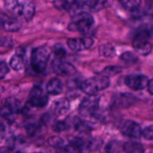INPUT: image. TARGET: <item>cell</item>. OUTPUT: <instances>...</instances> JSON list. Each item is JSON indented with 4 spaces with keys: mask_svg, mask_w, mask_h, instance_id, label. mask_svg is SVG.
Masks as SVG:
<instances>
[{
    "mask_svg": "<svg viewBox=\"0 0 153 153\" xmlns=\"http://www.w3.org/2000/svg\"><path fill=\"white\" fill-rule=\"evenodd\" d=\"M9 11L17 18L28 21L34 14V5L32 1L25 0H9L4 2Z\"/></svg>",
    "mask_w": 153,
    "mask_h": 153,
    "instance_id": "1",
    "label": "cell"
},
{
    "mask_svg": "<svg viewBox=\"0 0 153 153\" xmlns=\"http://www.w3.org/2000/svg\"><path fill=\"white\" fill-rule=\"evenodd\" d=\"M94 24V19L91 13L87 11H79L74 13L68 29L71 31L86 33L89 31Z\"/></svg>",
    "mask_w": 153,
    "mask_h": 153,
    "instance_id": "2",
    "label": "cell"
},
{
    "mask_svg": "<svg viewBox=\"0 0 153 153\" xmlns=\"http://www.w3.org/2000/svg\"><path fill=\"white\" fill-rule=\"evenodd\" d=\"M109 85V79L100 75L85 80L80 84V88L84 94L88 96H94L100 91L107 88Z\"/></svg>",
    "mask_w": 153,
    "mask_h": 153,
    "instance_id": "3",
    "label": "cell"
},
{
    "mask_svg": "<svg viewBox=\"0 0 153 153\" xmlns=\"http://www.w3.org/2000/svg\"><path fill=\"white\" fill-rule=\"evenodd\" d=\"M151 37V34L146 27L140 30L136 33L133 40V46L138 54L141 55H147L151 52L152 46L148 42V39Z\"/></svg>",
    "mask_w": 153,
    "mask_h": 153,
    "instance_id": "4",
    "label": "cell"
},
{
    "mask_svg": "<svg viewBox=\"0 0 153 153\" xmlns=\"http://www.w3.org/2000/svg\"><path fill=\"white\" fill-rule=\"evenodd\" d=\"M50 58V52L46 48L38 47L32 51L31 55V65L36 73L44 71Z\"/></svg>",
    "mask_w": 153,
    "mask_h": 153,
    "instance_id": "5",
    "label": "cell"
},
{
    "mask_svg": "<svg viewBox=\"0 0 153 153\" xmlns=\"http://www.w3.org/2000/svg\"><path fill=\"white\" fill-rule=\"evenodd\" d=\"M98 107V97L96 95L88 96L81 102L79 111L81 116L88 117L94 115Z\"/></svg>",
    "mask_w": 153,
    "mask_h": 153,
    "instance_id": "6",
    "label": "cell"
},
{
    "mask_svg": "<svg viewBox=\"0 0 153 153\" xmlns=\"http://www.w3.org/2000/svg\"><path fill=\"white\" fill-rule=\"evenodd\" d=\"M119 130L123 135L130 138H140L142 136V129L137 123L133 120H124L120 125Z\"/></svg>",
    "mask_w": 153,
    "mask_h": 153,
    "instance_id": "7",
    "label": "cell"
},
{
    "mask_svg": "<svg viewBox=\"0 0 153 153\" xmlns=\"http://www.w3.org/2000/svg\"><path fill=\"white\" fill-rule=\"evenodd\" d=\"M124 83L134 91H140L148 86V79L143 75H129L124 79Z\"/></svg>",
    "mask_w": 153,
    "mask_h": 153,
    "instance_id": "8",
    "label": "cell"
},
{
    "mask_svg": "<svg viewBox=\"0 0 153 153\" xmlns=\"http://www.w3.org/2000/svg\"><path fill=\"white\" fill-rule=\"evenodd\" d=\"M48 102V97L38 87L32 88L28 97V103L34 108H44Z\"/></svg>",
    "mask_w": 153,
    "mask_h": 153,
    "instance_id": "9",
    "label": "cell"
},
{
    "mask_svg": "<svg viewBox=\"0 0 153 153\" xmlns=\"http://www.w3.org/2000/svg\"><path fill=\"white\" fill-rule=\"evenodd\" d=\"M94 43L92 38L88 37H81V38H70L67 41V45L70 49L74 51H82L88 49Z\"/></svg>",
    "mask_w": 153,
    "mask_h": 153,
    "instance_id": "10",
    "label": "cell"
},
{
    "mask_svg": "<svg viewBox=\"0 0 153 153\" xmlns=\"http://www.w3.org/2000/svg\"><path fill=\"white\" fill-rule=\"evenodd\" d=\"M54 73L58 76H72L76 73V70L71 64L56 59L52 64Z\"/></svg>",
    "mask_w": 153,
    "mask_h": 153,
    "instance_id": "11",
    "label": "cell"
},
{
    "mask_svg": "<svg viewBox=\"0 0 153 153\" xmlns=\"http://www.w3.org/2000/svg\"><path fill=\"white\" fill-rule=\"evenodd\" d=\"M21 28V22L17 19L0 12V29L7 31H16Z\"/></svg>",
    "mask_w": 153,
    "mask_h": 153,
    "instance_id": "12",
    "label": "cell"
},
{
    "mask_svg": "<svg viewBox=\"0 0 153 153\" xmlns=\"http://www.w3.org/2000/svg\"><path fill=\"white\" fill-rule=\"evenodd\" d=\"M77 3L80 9L94 12L98 11L107 5L106 1H77Z\"/></svg>",
    "mask_w": 153,
    "mask_h": 153,
    "instance_id": "13",
    "label": "cell"
},
{
    "mask_svg": "<svg viewBox=\"0 0 153 153\" xmlns=\"http://www.w3.org/2000/svg\"><path fill=\"white\" fill-rule=\"evenodd\" d=\"M46 92L51 95H58L63 91V84L58 79H52L46 84Z\"/></svg>",
    "mask_w": 153,
    "mask_h": 153,
    "instance_id": "14",
    "label": "cell"
},
{
    "mask_svg": "<svg viewBox=\"0 0 153 153\" xmlns=\"http://www.w3.org/2000/svg\"><path fill=\"white\" fill-rule=\"evenodd\" d=\"M54 6L60 10L74 12L77 9H80L77 1H61L57 0L53 1Z\"/></svg>",
    "mask_w": 153,
    "mask_h": 153,
    "instance_id": "15",
    "label": "cell"
},
{
    "mask_svg": "<svg viewBox=\"0 0 153 153\" xmlns=\"http://www.w3.org/2000/svg\"><path fill=\"white\" fill-rule=\"evenodd\" d=\"M69 106L70 104L68 100L66 99H60L54 102L52 105V109L56 115H62L68 111Z\"/></svg>",
    "mask_w": 153,
    "mask_h": 153,
    "instance_id": "16",
    "label": "cell"
},
{
    "mask_svg": "<svg viewBox=\"0 0 153 153\" xmlns=\"http://www.w3.org/2000/svg\"><path fill=\"white\" fill-rule=\"evenodd\" d=\"M25 65V58L23 54L16 53L10 61V66L13 70L16 71L21 70Z\"/></svg>",
    "mask_w": 153,
    "mask_h": 153,
    "instance_id": "17",
    "label": "cell"
},
{
    "mask_svg": "<svg viewBox=\"0 0 153 153\" xmlns=\"http://www.w3.org/2000/svg\"><path fill=\"white\" fill-rule=\"evenodd\" d=\"M18 106L16 102L7 101L5 104L0 109V115L3 117H7L13 114L14 113L17 111Z\"/></svg>",
    "mask_w": 153,
    "mask_h": 153,
    "instance_id": "18",
    "label": "cell"
},
{
    "mask_svg": "<svg viewBox=\"0 0 153 153\" xmlns=\"http://www.w3.org/2000/svg\"><path fill=\"white\" fill-rule=\"evenodd\" d=\"M123 150L125 153H143V146L140 143L134 141H128L123 145Z\"/></svg>",
    "mask_w": 153,
    "mask_h": 153,
    "instance_id": "19",
    "label": "cell"
},
{
    "mask_svg": "<svg viewBox=\"0 0 153 153\" xmlns=\"http://www.w3.org/2000/svg\"><path fill=\"white\" fill-rule=\"evenodd\" d=\"M98 52L100 55L105 58H112L116 56V49L110 43H105L99 46Z\"/></svg>",
    "mask_w": 153,
    "mask_h": 153,
    "instance_id": "20",
    "label": "cell"
},
{
    "mask_svg": "<svg viewBox=\"0 0 153 153\" xmlns=\"http://www.w3.org/2000/svg\"><path fill=\"white\" fill-rule=\"evenodd\" d=\"M121 72L122 67H118V66H109V67H105V68L102 70L101 74L100 75L109 79V77L116 76V75L121 73Z\"/></svg>",
    "mask_w": 153,
    "mask_h": 153,
    "instance_id": "21",
    "label": "cell"
},
{
    "mask_svg": "<svg viewBox=\"0 0 153 153\" xmlns=\"http://www.w3.org/2000/svg\"><path fill=\"white\" fill-rule=\"evenodd\" d=\"M123 7L127 10H130V11H136L139 9L140 4V1L137 0H123L120 1Z\"/></svg>",
    "mask_w": 153,
    "mask_h": 153,
    "instance_id": "22",
    "label": "cell"
},
{
    "mask_svg": "<svg viewBox=\"0 0 153 153\" xmlns=\"http://www.w3.org/2000/svg\"><path fill=\"white\" fill-rule=\"evenodd\" d=\"M120 58H121L124 62L130 64H134V63H136L138 60L137 56L131 52H123L121 55V56H120Z\"/></svg>",
    "mask_w": 153,
    "mask_h": 153,
    "instance_id": "23",
    "label": "cell"
},
{
    "mask_svg": "<svg viewBox=\"0 0 153 153\" xmlns=\"http://www.w3.org/2000/svg\"><path fill=\"white\" fill-rule=\"evenodd\" d=\"M47 142L49 145L56 148H61L64 146V140H63V139H62L60 137H56V136L50 137L48 139Z\"/></svg>",
    "mask_w": 153,
    "mask_h": 153,
    "instance_id": "24",
    "label": "cell"
},
{
    "mask_svg": "<svg viewBox=\"0 0 153 153\" xmlns=\"http://www.w3.org/2000/svg\"><path fill=\"white\" fill-rule=\"evenodd\" d=\"M106 152L107 153H119L120 144L118 141L110 142L106 146Z\"/></svg>",
    "mask_w": 153,
    "mask_h": 153,
    "instance_id": "25",
    "label": "cell"
},
{
    "mask_svg": "<svg viewBox=\"0 0 153 153\" xmlns=\"http://www.w3.org/2000/svg\"><path fill=\"white\" fill-rule=\"evenodd\" d=\"M52 129L56 132H62V131L68 130L69 125L64 121H58L52 125Z\"/></svg>",
    "mask_w": 153,
    "mask_h": 153,
    "instance_id": "26",
    "label": "cell"
},
{
    "mask_svg": "<svg viewBox=\"0 0 153 153\" xmlns=\"http://www.w3.org/2000/svg\"><path fill=\"white\" fill-rule=\"evenodd\" d=\"M53 53L55 56L56 57V59L62 60L65 57L66 51L62 46H60V45H57V46H54Z\"/></svg>",
    "mask_w": 153,
    "mask_h": 153,
    "instance_id": "27",
    "label": "cell"
},
{
    "mask_svg": "<svg viewBox=\"0 0 153 153\" xmlns=\"http://www.w3.org/2000/svg\"><path fill=\"white\" fill-rule=\"evenodd\" d=\"M142 136L146 140H153V125L149 126L142 130Z\"/></svg>",
    "mask_w": 153,
    "mask_h": 153,
    "instance_id": "28",
    "label": "cell"
},
{
    "mask_svg": "<svg viewBox=\"0 0 153 153\" xmlns=\"http://www.w3.org/2000/svg\"><path fill=\"white\" fill-rule=\"evenodd\" d=\"M26 128L27 131H28V134L30 135H33L34 134V133L38 131L39 128V125L36 123L32 122V123H28L26 125Z\"/></svg>",
    "mask_w": 153,
    "mask_h": 153,
    "instance_id": "29",
    "label": "cell"
},
{
    "mask_svg": "<svg viewBox=\"0 0 153 153\" xmlns=\"http://www.w3.org/2000/svg\"><path fill=\"white\" fill-rule=\"evenodd\" d=\"M80 150L79 148L76 147L74 145L69 143L67 146H64L63 148V153H80Z\"/></svg>",
    "mask_w": 153,
    "mask_h": 153,
    "instance_id": "30",
    "label": "cell"
},
{
    "mask_svg": "<svg viewBox=\"0 0 153 153\" xmlns=\"http://www.w3.org/2000/svg\"><path fill=\"white\" fill-rule=\"evenodd\" d=\"M9 67L5 62L0 61V79H3L8 73Z\"/></svg>",
    "mask_w": 153,
    "mask_h": 153,
    "instance_id": "31",
    "label": "cell"
},
{
    "mask_svg": "<svg viewBox=\"0 0 153 153\" xmlns=\"http://www.w3.org/2000/svg\"><path fill=\"white\" fill-rule=\"evenodd\" d=\"M12 44H13V41L10 37H6V36H0V46L9 47L12 46Z\"/></svg>",
    "mask_w": 153,
    "mask_h": 153,
    "instance_id": "32",
    "label": "cell"
},
{
    "mask_svg": "<svg viewBox=\"0 0 153 153\" xmlns=\"http://www.w3.org/2000/svg\"><path fill=\"white\" fill-rule=\"evenodd\" d=\"M147 87H148V92L153 95V79H152L151 80L148 81V84Z\"/></svg>",
    "mask_w": 153,
    "mask_h": 153,
    "instance_id": "33",
    "label": "cell"
}]
</instances>
